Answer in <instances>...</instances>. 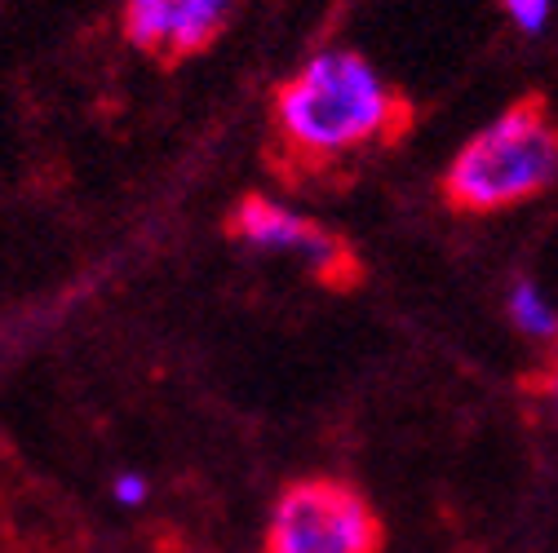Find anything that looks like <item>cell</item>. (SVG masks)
Returning <instances> with one entry per match:
<instances>
[{"instance_id": "3957f363", "label": "cell", "mask_w": 558, "mask_h": 553, "mask_svg": "<svg viewBox=\"0 0 558 553\" xmlns=\"http://www.w3.org/2000/svg\"><path fill=\"white\" fill-rule=\"evenodd\" d=\"M386 523L345 478H298L270 505L262 553H381Z\"/></svg>"}, {"instance_id": "5b68a950", "label": "cell", "mask_w": 558, "mask_h": 553, "mask_svg": "<svg viewBox=\"0 0 558 553\" xmlns=\"http://www.w3.org/2000/svg\"><path fill=\"white\" fill-rule=\"evenodd\" d=\"M235 5L240 0H124L120 23L137 53L173 72L222 40Z\"/></svg>"}, {"instance_id": "ba28073f", "label": "cell", "mask_w": 558, "mask_h": 553, "mask_svg": "<svg viewBox=\"0 0 558 553\" xmlns=\"http://www.w3.org/2000/svg\"><path fill=\"white\" fill-rule=\"evenodd\" d=\"M116 496H120V501H143V496H147V482H143V478H120V482H116Z\"/></svg>"}, {"instance_id": "7a4b0ae2", "label": "cell", "mask_w": 558, "mask_h": 553, "mask_svg": "<svg viewBox=\"0 0 558 553\" xmlns=\"http://www.w3.org/2000/svg\"><path fill=\"white\" fill-rule=\"evenodd\" d=\"M558 177V124L545 94L514 98L444 169L439 195L457 218H497L541 199Z\"/></svg>"}, {"instance_id": "52a82bcc", "label": "cell", "mask_w": 558, "mask_h": 553, "mask_svg": "<svg viewBox=\"0 0 558 553\" xmlns=\"http://www.w3.org/2000/svg\"><path fill=\"white\" fill-rule=\"evenodd\" d=\"M501 5L514 19V27L527 32V36H536L545 27V19H549V0H501Z\"/></svg>"}, {"instance_id": "6da1fadb", "label": "cell", "mask_w": 558, "mask_h": 553, "mask_svg": "<svg viewBox=\"0 0 558 553\" xmlns=\"http://www.w3.org/2000/svg\"><path fill=\"white\" fill-rule=\"evenodd\" d=\"M416 124V102L360 49H324L266 102V169L289 191L351 186Z\"/></svg>"}, {"instance_id": "8992f818", "label": "cell", "mask_w": 558, "mask_h": 553, "mask_svg": "<svg viewBox=\"0 0 558 553\" xmlns=\"http://www.w3.org/2000/svg\"><path fill=\"white\" fill-rule=\"evenodd\" d=\"M510 319L523 336H536V341H554V306L549 297L536 288V280H519L510 288Z\"/></svg>"}, {"instance_id": "277c9868", "label": "cell", "mask_w": 558, "mask_h": 553, "mask_svg": "<svg viewBox=\"0 0 558 553\" xmlns=\"http://www.w3.org/2000/svg\"><path fill=\"white\" fill-rule=\"evenodd\" d=\"M222 231H227V239H235L244 248L298 257L311 280L337 297L364 288V280H368V266H364L355 239H345L341 231L324 226L319 218H306L270 195H257V191L240 195L231 204Z\"/></svg>"}]
</instances>
